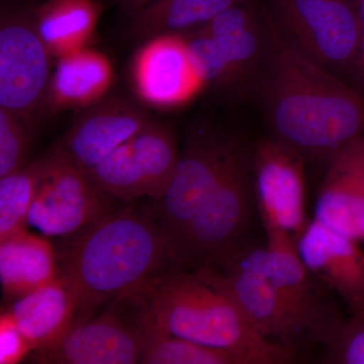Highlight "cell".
<instances>
[{"label": "cell", "mask_w": 364, "mask_h": 364, "mask_svg": "<svg viewBox=\"0 0 364 364\" xmlns=\"http://www.w3.org/2000/svg\"><path fill=\"white\" fill-rule=\"evenodd\" d=\"M147 109L123 97H107L85 109L53 152L86 172L152 121Z\"/></svg>", "instance_id": "9a60e30c"}, {"label": "cell", "mask_w": 364, "mask_h": 364, "mask_svg": "<svg viewBox=\"0 0 364 364\" xmlns=\"http://www.w3.org/2000/svg\"><path fill=\"white\" fill-rule=\"evenodd\" d=\"M151 1L153 0H121V4L126 7L127 11H131L133 13L136 9L150 4Z\"/></svg>", "instance_id": "4dcf8cb0"}, {"label": "cell", "mask_w": 364, "mask_h": 364, "mask_svg": "<svg viewBox=\"0 0 364 364\" xmlns=\"http://www.w3.org/2000/svg\"><path fill=\"white\" fill-rule=\"evenodd\" d=\"M33 351L58 343L75 323L77 305L70 287L62 277L14 301L6 309Z\"/></svg>", "instance_id": "d6986e66"}, {"label": "cell", "mask_w": 364, "mask_h": 364, "mask_svg": "<svg viewBox=\"0 0 364 364\" xmlns=\"http://www.w3.org/2000/svg\"><path fill=\"white\" fill-rule=\"evenodd\" d=\"M136 298L164 331L238 354L247 364H284L298 356L262 336L219 270L172 268L139 287Z\"/></svg>", "instance_id": "3957f363"}, {"label": "cell", "mask_w": 364, "mask_h": 364, "mask_svg": "<svg viewBox=\"0 0 364 364\" xmlns=\"http://www.w3.org/2000/svg\"><path fill=\"white\" fill-rule=\"evenodd\" d=\"M36 186L35 162L0 177V242L26 230Z\"/></svg>", "instance_id": "d4e9b609"}, {"label": "cell", "mask_w": 364, "mask_h": 364, "mask_svg": "<svg viewBox=\"0 0 364 364\" xmlns=\"http://www.w3.org/2000/svg\"><path fill=\"white\" fill-rule=\"evenodd\" d=\"M53 56L33 13L11 11L0 23V109L32 124L47 102Z\"/></svg>", "instance_id": "30bf717a"}, {"label": "cell", "mask_w": 364, "mask_h": 364, "mask_svg": "<svg viewBox=\"0 0 364 364\" xmlns=\"http://www.w3.org/2000/svg\"><path fill=\"white\" fill-rule=\"evenodd\" d=\"M224 52L233 72L236 88L263 71L267 63L269 33L248 7H229L203 26Z\"/></svg>", "instance_id": "ffe728a7"}, {"label": "cell", "mask_w": 364, "mask_h": 364, "mask_svg": "<svg viewBox=\"0 0 364 364\" xmlns=\"http://www.w3.org/2000/svg\"><path fill=\"white\" fill-rule=\"evenodd\" d=\"M345 1L351 2L353 4H358V0H345Z\"/></svg>", "instance_id": "d6a6232c"}, {"label": "cell", "mask_w": 364, "mask_h": 364, "mask_svg": "<svg viewBox=\"0 0 364 364\" xmlns=\"http://www.w3.org/2000/svg\"><path fill=\"white\" fill-rule=\"evenodd\" d=\"M361 236H363V240H364V213L363 220H361Z\"/></svg>", "instance_id": "1f68e13d"}, {"label": "cell", "mask_w": 364, "mask_h": 364, "mask_svg": "<svg viewBox=\"0 0 364 364\" xmlns=\"http://www.w3.org/2000/svg\"><path fill=\"white\" fill-rule=\"evenodd\" d=\"M31 124L0 109V177L26 166Z\"/></svg>", "instance_id": "4316f807"}, {"label": "cell", "mask_w": 364, "mask_h": 364, "mask_svg": "<svg viewBox=\"0 0 364 364\" xmlns=\"http://www.w3.org/2000/svg\"><path fill=\"white\" fill-rule=\"evenodd\" d=\"M359 311H361V312H364V303H363V306H361L360 310H359ZM359 311H358V312H359ZM355 313H356V312H355Z\"/></svg>", "instance_id": "836d02e7"}, {"label": "cell", "mask_w": 364, "mask_h": 364, "mask_svg": "<svg viewBox=\"0 0 364 364\" xmlns=\"http://www.w3.org/2000/svg\"><path fill=\"white\" fill-rule=\"evenodd\" d=\"M321 363L364 364V312L352 313L321 354Z\"/></svg>", "instance_id": "83f0119b"}, {"label": "cell", "mask_w": 364, "mask_h": 364, "mask_svg": "<svg viewBox=\"0 0 364 364\" xmlns=\"http://www.w3.org/2000/svg\"><path fill=\"white\" fill-rule=\"evenodd\" d=\"M277 11L279 30L301 54L334 75L353 74L361 46L356 4L345 0H279Z\"/></svg>", "instance_id": "ba28073f"}, {"label": "cell", "mask_w": 364, "mask_h": 364, "mask_svg": "<svg viewBox=\"0 0 364 364\" xmlns=\"http://www.w3.org/2000/svg\"><path fill=\"white\" fill-rule=\"evenodd\" d=\"M136 315L143 335V364H247L238 354L191 341L164 331L151 320L135 294Z\"/></svg>", "instance_id": "cb8c5ba5"}, {"label": "cell", "mask_w": 364, "mask_h": 364, "mask_svg": "<svg viewBox=\"0 0 364 364\" xmlns=\"http://www.w3.org/2000/svg\"><path fill=\"white\" fill-rule=\"evenodd\" d=\"M130 77L139 100L156 109L182 107L205 88L182 35L144 41L132 61Z\"/></svg>", "instance_id": "4fadbf2b"}, {"label": "cell", "mask_w": 364, "mask_h": 364, "mask_svg": "<svg viewBox=\"0 0 364 364\" xmlns=\"http://www.w3.org/2000/svg\"><path fill=\"white\" fill-rule=\"evenodd\" d=\"M245 147L240 138L214 124H198L186 134L178 167L166 195L146 208L168 236L176 257L188 227L228 167Z\"/></svg>", "instance_id": "277c9868"}, {"label": "cell", "mask_w": 364, "mask_h": 364, "mask_svg": "<svg viewBox=\"0 0 364 364\" xmlns=\"http://www.w3.org/2000/svg\"><path fill=\"white\" fill-rule=\"evenodd\" d=\"M261 100L269 138L304 160L331 159L364 135V93L318 66L269 23Z\"/></svg>", "instance_id": "6da1fadb"}, {"label": "cell", "mask_w": 364, "mask_h": 364, "mask_svg": "<svg viewBox=\"0 0 364 364\" xmlns=\"http://www.w3.org/2000/svg\"><path fill=\"white\" fill-rule=\"evenodd\" d=\"M143 345L135 301L124 294L31 359L43 364H135L140 363Z\"/></svg>", "instance_id": "8fae6325"}, {"label": "cell", "mask_w": 364, "mask_h": 364, "mask_svg": "<svg viewBox=\"0 0 364 364\" xmlns=\"http://www.w3.org/2000/svg\"><path fill=\"white\" fill-rule=\"evenodd\" d=\"M265 272L287 303L329 344L345 321L328 287L299 257L296 240L282 231L267 232Z\"/></svg>", "instance_id": "5bb4252c"}, {"label": "cell", "mask_w": 364, "mask_h": 364, "mask_svg": "<svg viewBox=\"0 0 364 364\" xmlns=\"http://www.w3.org/2000/svg\"><path fill=\"white\" fill-rule=\"evenodd\" d=\"M356 6H358L359 20H360L361 46L352 77L354 78V81L358 85V90L364 93V0H358Z\"/></svg>", "instance_id": "f546056e"}, {"label": "cell", "mask_w": 364, "mask_h": 364, "mask_svg": "<svg viewBox=\"0 0 364 364\" xmlns=\"http://www.w3.org/2000/svg\"><path fill=\"white\" fill-rule=\"evenodd\" d=\"M35 163L37 186L28 224L42 233L70 237L116 210L114 198L53 151Z\"/></svg>", "instance_id": "9c48e42d"}, {"label": "cell", "mask_w": 364, "mask_h": 364, "mask_svg": "<svg viewBox=\"0 0 364 364\" xmlns=\"http://www.w3.org/2000/svg\"><path fill=\"white\" fill-rule=\"evenodd\" d=\"M111 60L87 47L57 59L47 104L52 111L87 109L107 97L114 83Z\"/></svg>", "instance_id": "ac0fdd59"}, {"label": "cell", "mask_w": 364, "mask_h": 364, "mask_svg": "<svg viewBox=\"0 0 364 364\" xmlns=\"http://www.w3.org/2000/svg\"><path fill=\"white\" fill-rule=\"evenodd\" d=\"M31 352L32 346L16 321L6 310L4 311L0 316V364L20 363Z\"/></svg>", "instance_id": "f1b7e54d"}, {"label": "cell", "mask_w": 364, "mask_h": 364, "mask_svg": "<svg viewBox=\"0 0 364 364\" xmlns=\"http://www.w3.org/2000/svg\"><path fill=\"white\" fill-rule=\"evenodd\" d=\"M240 0H153L133 11L131 33L146 41L162 35H181L207 25Z\"/></svg>", "instance_id": "603a6c76"}, {"label": "cell", "mask_w": 364, "mask_h": 364, "mask_svg": "<svg viewBox=\"0 0 364 364\" xmlns=\"http://www.w3.org/2000/svg\"><path fill=\"white\" fill-rule=\"evenodd\" d=\"M265 253V247L245 243L208 267L224 277L256 330L299 358L301 352L322 342L267 277Z\"/></svg>", "instance_id": "8992f818"}, {"label": "cell", "mask_w": 364, "mask_h": 364, "mask_svg": "<svg viewBox=\"0 0 364 364\" xmlns=\"http://www.w3.org/2000/svg\"><path fill=\"white\" fill-rule=\"evenodd\" d=\"M56 251L60 277L70 287L77 305L74 325L178 267L168 236L146 208L112 210L72 235Z\"/></svg>", "instance_id": "7a4b0ae2"}, {"label": "cell", "mask_w": 364, "mask_h": 364, "mask_svg": "<svg viewBox=\"0 0 364 364\" xmlns=\"http://www.w3.org/2000/svg\"><path fill=\"white\" fill-rule=\"evenodd\" d=\"M179 159L173 131L152 119L85 174L114 200L129 203L146 196L159 202L173 181Z\"/></svg>", "instance_id": "52a82bcc"}, {"label": "cell", "mask_w": 364, "mask_h": 364, "mask_svg": "<svg viewBox=\"0 0 364 364\" xmlns=\"http://www.w3.org/2000/svg\"><path fill=\"white\" fill-rule=\"evenodd\" d=\"M60 277L51 242L26 230L0 242V282L6 298L16 301Z\"/></svg>", "instance_id": "44dd1931"}, {"label": "cell", "mask_w": 364, "mask_h": 364, "mask_svg": "<svg viewBox=\"0 0 364 364\" xmlns=\"http://www.w3.org/2000/svg\"><path fill=\"white\" fill-rule=\"evenodd\" d=\"M102 9L98 0H46L38 6L36 28L53 58L90 47Z\"/></svg>", "instance_id": "7402d4cb"}, {"label": "cell", "mask_w": 364, "mask_h": 364, "mask_svg": "<svg viewBox=\"0 0 364 364\" xmlns=\"http://www.w3.org/2000/svg\"><path fill=\"white\" fill-rule=\"evenodd\" d=\"M254 196L252 153L235 158L176 249L182 269L214 265L245 244Z\"/></svg>", "instance_id": "5b68a950"}, {"label": "cell", "mask_w": 364, "mask_h": 364, "mask_svg": "<svg viewBox=\"0 0 364 364\" xmlns=\"http://www.w3.org/2000/svg\"><path fill=\"white\" fill-rule=\"evenodd\" d=\"M181 35L186 39L191 59L205 87L222 91L236 90L233 72L224 52L203 26Z\"/></svg>", "instance_id": "484cf974"}, {"label": "cell", "mask_w": 364, "mask_h": 364, "mask_svg": "<svg viewBox=\"0 0 364 364\" xmlns=\"http://www.w3.org/2000/svg\"><path fill=\"white\" fill-rule=\"evenodd\" d=\"M358 242L316 219L296 240L306 268L338 294L352 313L364 303V253Z\"/></svg>", "instance_id": "2e32d148"}, {"label": "cell", "mask_w": 364, "mask_h": 364, "mask_svg": "<svg viewBox=\"0 0 364 364\" xmlns=\"http://www.w3.org/2000/svg\"><path fill=\"white\" fill-rule=\"evenodd\" d=\"M303 158L268 138L252 152L254 196L267 232L282 231L296 240L306 221Z\"/></svg>", "instance_id": "7c38bea8"}, {"label": "cell", "mask_w": 364, "mask_h": 364, "mask_svg": "<svg viewBox=\"0 0 364 364\" xmlns=\"http://www.w3.org/2000/svg\"><path fill=\"white\" fill-rule=\"evenodd\" d=\"M364 135L329 160L316 202L315 219L356 241L363 240Z\"/></svg>", "instance_id": "e0dca14e"}]
</instances>
